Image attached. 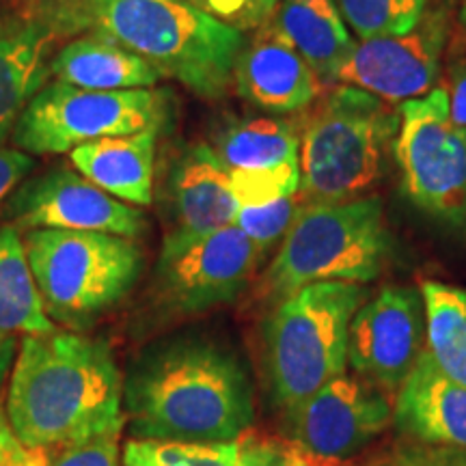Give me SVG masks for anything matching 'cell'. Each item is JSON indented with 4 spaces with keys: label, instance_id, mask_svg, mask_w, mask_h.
Returning a JSON list of instances; mask_svg holds the SVG:
<instances>
[{
    "label": "cell",
    "instance_id": "obj_1",
    "mask_svg": "<svg viewBox=\"0 0 466 466\" xmlns=\"http://www.w3.org/2000/svg\"><path fill=\"white\" fill-rule=\"evenodd\" d=\"M124 408L134 439L229 442L253 425V384L233 350L208 337L151 343L127 370Z\"/></svg>",
    "mask_w": 466,
    "mask_h": 466
},
{
    "label": "cell",
    "instance_id": "obj_2",
    "mask_svg": "<svg viewBox=\"0 0 466 466\" xmlns=\"http://www.w3.org/2000/svg\"><path fill=\"white\" fill-rule=\"evenodd\" d=\"M124 384L106 341L26 335L11 376L7 419L31 451L121 434Z\"/></svg>",
    "mask_w": 466,
    "mask_h": 466
},
{
    "label": "cell",
    "instance_id": "obj_3",
    "mask_svg": "<svg viewBox=\"0 0 466 466\" xmlns=\"http://www.w3.org/2000/svg\"><path fill=\"white\" fill-rule=\"evenodd\" d=\"M46 15L61 33L113 39L206 100L225 96L244 48L242 31L184 0H56Z\"/></svg>",
    "mask_w": 466,
    "mask_h": 466
},
{
    "label": "cell",
    "instance_id": "obj_4",
    "mask_svg": "<svg viewBox=\"0 0 466 466\" xmlns=\"http://www.w3.org/2000/svg\"><path fill=\"white\" fill-rule=\"evenodd\" d=\"M391 253L378 195L343 203H302L264 275L266 299L283 300L311 283H370Z\"/></svg>",
    "mask_w": 466,
    "mask_h": 466
},
{
    "label": "cell",
    "instance_id": "obj_5",
    "mask_svg": "<svg viewBox=\"0 0 466 466\" xmlns=\"http://www.w3.org/2000/svg\"><path fill=\"white\" fill-rule=\"evenodd\" d=\"M400 113L374 93L337 86L300 138L302 203H343L365 197L393 151Z\"/></svg>",
    "mask_w": 466,
    "mask_h": 466
},
{
    "label": "cell",
    "instance_id": "obj_6",
    "mask_svg": "<svg viewBox=\"0 0 466 466\" xmlns=\"http://www.w3.org/2000/svg\"><path fill=\"white\" fill-rule=\"evenodd\" d=\"M367 300L360 283H311L279 305L266 324V371L281 410L346 374L354 313Z\"/></svg>",
    "mask_w": 466,
    "mask_h": 466
},
{
    "label": "cell",
    "instance_id": "obj_7",
    "mask_svg": "<svg viewBox=\"0 0 466 466\" xmlns=\"http://www.w3.org/2000/svg\"><path fill=\"white\" fill-rule=\"evenodd\" d=\"M25 248L46 311L72 329L124 300L143 272L141 247L115 233L33 229Z\"/></svg>",
    "mask_w": 466,
    "mask_h": 466
},
{
    "label": "cell",
    "instance_id": "obj_8",
    "mask_svg": "<svg viewBox=\"0 0 466 466\" xmlns=\"http://www.w3.org/2000/svg\"><path fill=\"white\" fill-rule=\"evenodd\" d=\"M168 108L171 96L156 86L91 91L55 80L28 102L11 138L26 154H67L97 138L162 130Z\"/></svg>",
    "mask_w": 466,
    "mask_h": 466
},
{
    "label": "cell",
    "instance_id": "obj_9",
    "mask_svg": "<svg viewBox=\"0 0 466 466\" xmlns=\"http://www.w3.org/2000/svg\"><path fill=\"white\" fill-rule=\"evenodd\" d=\"M393 156L401 190L419 212L450 231L466 233V127L450 113L445 89L400 104Z\"/></svg>",
    "mask_w": 466,
    "mask_h": 466
},
{
    "label": "cell",
    "instance_id": "obj_10",
    "mask_svg": "<svg viewBox=\"0 0 466 466\" xmlns=\"http://www.w3.org/2000/svg\"><path fill=\"white\" fill-rule=\"evenodd\" d=\"M264 255L236 225L184 242H162L154 294L168 313L192 316L236 300Z\"/></svg>",
    "mask_w": 466,
    "mask_h": 466
},
{
    "label": "cell",
    "instance_id": "obj_11",
    "mask_svg": "<svg viewBox=\"0 0 466 466\" xmlns=\"http://www.w3.org/2000/svg\"><path fill=\"white\" fill-rule=\"evenodd\" d=\"M285 432L313 462L357 456L393 423L389 393L360 376L341 374L283 410Z\"/></svg>",
    "mask_w": 466,
    "mask_h": 466
},
{
    "label": "cell",
    "instance_id": "obj_12",
    "mask_svg": "<svg viewBox=\"0 0 466 466\" xmlns=\"http://www.w3.org/2000/svg\"><path fill=\"white\" fill-rule=\"evenodd\" d=\"M425 350L421 291L384 285L354 313L348 337V365L384 393L395 395Z\"/></svg>",
    "mask_w": 466,
    "mask_h": 466
},
{
    "label": "cell",
    "instance_id": "obj_13",
    "mask_svg": "<svg viewBox=\"0 0 466 466\" xmlns=\"http://www.w3.org/2000/svg\"><path fill=\"white\" fill-rule=\"evenodd\" d=\"M5 214L17 227L31 231H104L138 238L147 229L141 209L108 195L69 167H55L22 182L9 197Z\"/></svg>",
    "mask_w": 466,
    "mask_h": 466
},
{
    "label": "cell",
    "instance_id": "obj_14",
    "mask_svg": "<svg viewBox=\"0 0 466 466\" xmlns=\"http://www.w3.org/2000/svg\"><path fill=\"white\" fill-rule=\"evenodd\" d=\"M445 42V11H425L421 22L404 35L360 39L337 83L359 86L391 104L421 97L439 78Z\"/></svg>",
    "mask_w": 466,
    "mask_h": 466
},
{
    "label": "cell",
    "instance_id": "obj_15",
    "mask_svg": "<svg viewBox=\"0 0 466 466\" xmlns=\"http://www.w3.org/2000/svg\"><path fill=\"white\" fill-rule=\"evenodd\" d=\"M229 171L217 149L197 143L173 162L165 186V242H184L233 225L238 212Z\"/></svg>",
    "mask_w": 466,
    "mask_h": 466
},
{
    "label": "cell",
    "instance_id": "obj_16",
    "mask_svg": "<svg viewBox=\"0 0 466 466\" xmlns=\"http://www.w3.org/2000/svg\"><path fill=\"white\" fill-rule=\"evenodd\" d=\"M244 100L270 113H296L316 102L322 80L311 66L270 26L238 56L233 69Z\"/></svg>",
    "mask_w": 466,
    "mask_h": 466
},
{
    "label": "cell",
    "instance_id": "obj_17",
    "mask_svg": "<svg viewBox=\"0 0 466 466\" xmlns=\"http://www.w3.org/2000/svg\"><path fill=\"white\" fill-rule=\"evenodd\" d=\"M393 425L404 439L466 450V387L442 376L428 350L395 393Z\"/></svg>",
    "mask_w": 466,
    "mask_h": 466
},
{
    "label": "cell",
    "instance_id": "obj_18",
    "mask_svg": "<svg viewBox=\"0 0 466 466\" xmlns=\"http://www.w3.org/2000/svg\"><path fill=\"white\" fill-rule=\"evenodd\" d=\"M58 35L48 15L11 17L0 25V145L46 86Z\"/></svg>",
    "mask_w": 466,
    "mask_h": 466
},
{
    "label": "cell",
    "instance_id": "obj_19",
    "mask_svg": "<svg viewBox=\"0 0 466 466\" xmlns=\"http://www.w3.org/2000/svg\"><path fill=\"white\" fill-rule=\"evenodd\" d=\"M158 127L108 137L85 143L69 151L72 165L116 199L132 206H149L154 201V158Z\"/></svg>",
    "mask_w": 466,
    "mask_h": 466
},
{
    "label": "cell",
    "instance_id": "obj_20",
    "mask_svg": "<svg viewBox=\"0 0 466 466\" xmlns=\"http://www.w3.org/2000/svg\"><path fill=\"white\" fill-rule=\"evenodd\" d=\"M272 15V31L305 58L322 83H335L357 48L337 0H281Z\"/></svg>",
    "mask_w": 466,
    "mask_h": 466
},
{
    "label": "cell",
    "instance_id": "obj_21",
    "mask_svg": "<svg viewBox=\"0 0 466 466\" xmlns=\"http://www.w3.org/2000/svg\"><path fill=\"white\" fill-rule=\"evenodd\" d=\"M50 76L91 91L151 89L165 80L143 56L96 33L63 46L52 56Z\"/></svg>",
    "mask_w": 466,
    "mask_h": 466
},
{
    "label": "cell",
    "instance_id": "obj_22",
    "mask_svg": "<svg viewBox=\"0 0 466 466\" xmlns=\"http://www.w3.org/2000/svg\"><path fill=\"white\" fill-rule=\"evenodd\" d=\"M419 291L425 309V350L442 376L466 387V289L428 279Z\"/></svg>",
    "mask_w": 466,
    "mask_h": 466
},
{
    "label": "cell",
    "instance_id": "obj_23",
    "mask_svg": "<svg viewBox=\"0 0 466 466\" xmlns=\"http://www.w3.org/2000/svg\"><path fill=\"white\" fill-rule=\"evenodd\" d=\"M0 330L55 333L28 266L25 242L14 227H0Z\"/></svg>",
    "mask_w": 466,
    "mask_h": 466
},
{
    "label": "cell",
    "instance_id": "obj_24",
    "mask_svg": "<svg viewBox=\"0 0 466 466\" xmlns=\"http://www.w3.org/2000/svg\"><path fill=\"white\" fill-rule=\"evenodd\" d=\"M218 158L227 171L275 168L300 160V138L279 119H250L231 126L218 138Z\"/></svg>",
    "mask_w": 466,
    "mask_h": 466
},
{
    "label": "cell",
    "instance_id": "obj_25",
    "mask_svg": "<svg viewBox=\"0 0 466 466\" xmlns=\"http://www.w3.org/2000/svg\"><path fill=\"white\" fill-rule=\"evenodd\" d=\"M240 442L132 439L124 447V466H233Z\"/></svg>",
    "mask_w": 466,
    "mask_h": 466
},
{
    "label": "cell",
    "instance_id": "obj_26",
    "mask_svg": "<svg viewBox=\"0 0 466 466\" xmlns=\"http://www.w3.org/2000/svg\"><path fill=\"white\" fill-rule=\"evenodd\" d=\"M430 0H337L341 15L360 39L404 35L412 31Z\"/></svg>",
    "mask_w": 466,
    "mask_h": 466
},
{
    "label": "cell",
    "instance_id": "obj_27",
    "mask_svg": "<svg viewBox=\"0 0 466 466\" xmlns=\"http://www.w3.org/2000/svg\"><path fill=\"white\" fill-rule=\"evenodd\" d=\"M231 190L238 206H264V203L294 197L300 192V160L275 168L229 171Z\"/></svg>",
    "mask_w": 466,
    "mask_h": 466
},
{
    "label": "cell",
    "instance_id": "obj_28",
    "mask_svg": "<svg viewBox=\"0 0 466 466\" xmlns=\"http://www.w3.org/2000/svg\"><path fill=\"white\" fill-rule=\"evenodd\" d=\"M300 206L302 201L296 199V195L264 203V206H240L233 225L266 253L272 244L283 240Z\"/></svg>",
    "mask_w": 466,
    "mask_h": 466
},
{
    "label": "cell",
    "instance_id": "obj_29",
    "mask_svg": "<svg viewBox=\"0 0 466 466\" xmlns=\"http://www.w3.org/2000/svg\"><path fill=\"white\" fill-rule=\"evenodd\" d=\"M367 466H466V450L404 439Z\"/></svg>",
    "mask_w": 466,
    "mask_h": 466
},
{
    "label": "cell",
    "instance_id": "obj_30",
    "mask_svg": "<svg viewBox=\"0 0 466 466\" xmlns=\"http://www.w3.org/2000/svg\"><path fill=\"white\" fill-rule=\"evenodd\" d=\"M299 447L289 441L248 439L240 442V453L233 466H313Z\"/></svg>",
    "mask_w": 466,
    "mask_h": 466
},
{
    "label": "cell",
    "instance_id": "obj_31",
    "mask_svg": "<svg viewBox=\"0 0 466 466\" xmlns=\"http://www.w3.org/2000/svg\"><path fill=\"white\" fill-rule=\"evenodd\" d=\"M119 434L97 436V439L63 447L48 466H119Z\"/></svg>",
    "mask_w": 466,
    "mask_h": 466
},
{
    "label": "cell",
    "instance_id": "obj_32",
    "mask_svg": "<svg viewBox=\"0 0 466 466\" xmlns=\"http://www.w3.org/2000/svg\"><path fill=\"white\" fill-rule=\"evenodd\" d=\"M33 167L35 160L25 151L0 147V203L25 182Z\"/></svg>",
    "mask_w": 466,
    "mask_h": 466
},
{
    "label": "cell",
    "instance_id": "obj_33",
    "mask_svg": "<svg viewBox=\"0 0 466 466\" xmlns=\"http://www.w3.org/2000/svg\"><path fill=\"white\" fill-rule=\"evenodd\" d=\"M37 451L26 450L11 430L9 419L0 412V466H39Z\"/></svg>",
    "mask_w": 466,
    "mask_h": 466
},
{
    "label": "cell",
    "instance_id": "obj_34",
    "mask_svg": "<svg viewBox=\"0 0 466 466\" xmlns=\"http://www.w3.org/2000/svg\"><path fill=\"white\" fill-rule=\"evenodd\" d=\"M450 113L458 126L466 127V63H458L451 69L450 85Z\"/></svg>",
    "mask_w": 466,
    "mask_h": 466
},
{
    "label": "cell",
    "instance_id": "obj_35",
    "mask_svg": "<svg viewBox=\"0 0 466 466\" xmlns=\"http://www.w3.org/2000/svg\"><path fill=\"white\" fill-rule=\"evenodd\" d=\"M14 352H15V339L11 337V333L0 330V384H3L5 376H7L11 360H14Z\"/></svg>",
    "mask_w": 466,
    "mask_h": 466
},
{
    "label": "cell",
    "instance_id": "obj_36",
    "mask_svg": "<svg viewBox=\"0 0 466 466\" xmlns=\"http://www.w3.org/2000/svg\"><path fill=\"white\" fill-rule=\"evenodd\" d=\"M259 3V7L264 9V14L270 17L272 14H275V9L279 7V3H281V0H258Z\"/></svg>",
    "mask_w": 466,
    "mask_h": 466
},
{
    "label": "cell",
    "instance_id": "obj_37",
    "mask_svg": "<svg viewBox=\"0 0 466 466\" xmlns=\"http://www.w3.org/2000/svg\"><path fill=\"white\" fill-rule=\"evenodd\" d=\"M184 3L195 5V7H199V9H206V11H208V0H184Z\"/></svg>",
    "mask_w": 466,
    "mask_h": 466
},
{
    "label": "cell",
    "instance_id": "obj_38",
    "mask_svg": "<svg viewBox=\"0 0 466 466\" xmlns=\"http://www.w3.org/2000/svg\"><path fill=\"white\" fill-rule=\"evenodd\" d=\"M460 22H462V26L466 31V0H462V5H460Z\"/></svg>",
    "mask_w": 466,
    "mask_h": 466
}]
</instances>
